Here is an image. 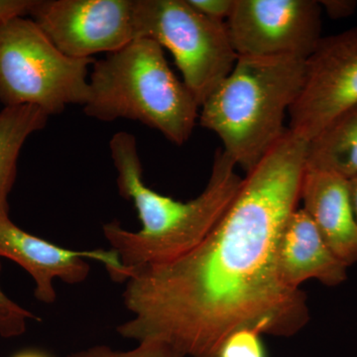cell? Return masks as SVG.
I'll return each instance as SVG.
<instances>
[{"label":"cell","instance_id":"obj_18","mask_svg":"<svg viewBox=\"0 0 357 357\" xmlns=\"http://www.w3.org/2000/svg\"><path fill=\"white\" fill-rule=\"evenodd\" d=\"M197 10L213 20L225 22L232 13L234 0H189Z\"/></svg>","mask_w":357,"mask_h":357},{"label":"cell","instance_id":"obj_2","mask_svg":"<svg viewBox=\"0 0 357 357\" xmlns=\"http://www.w3.org/2000/svg\"><path fill=\"white\" fill-rule=\"evenodd\" d=\"M109 151L119 195L133 204L141 222L138 231L123 229L117 220L102 227L103 236L121 260L126 281L136 270L173 261L203 243L229 210L243 182L236 172V163L218 149L204 191L184 203L145 185L132 134L115 133Z\"/></svg>","mask_w":357,"mask_h":357},{"label":"cell","instance_id":"obj_16","mask_svg":"<svg viewBox=\"0 0 357 357\" xmlns=\"http://www.w3.org/2000/svg\"><path fill=\"white\" fill-rule=\"evenodd\" d=\"M262 333L243 328L225 338L215 357H266Z\"/></svg>","mask_w":357,"mask_h":357},{"label":"cell","instance_id":"obj_15","mask_svg":"<svg viewBox=\"0 0 357 357\" xmlns=\"http://www.w3.org/2000/svg\"><path fill=\"white\" fill-rule=\"evenodd\" d=\"M130 351H115L107 345H95L67 357H185L165 342L144 340Z\"/></svg>","mask_w":357,"mask_h":357},{"label":"cell","instance_id":"obj_21","mask_svg":"<svg viewBox=\"0 0 357 357\" xmlns=\"http://www.w3.org/2000/svg\"><path fill=\"white\" fill-rule=\"evenodd\" d=\"M349 189L352 210H354V217H356L357 222V176L356 177L349 178Z\"/></svg>","mask_w":357,"mask_h":357},{"label":"cell","instance_id":"obj_12","mask_svg":"<svg viewBox=\"0 0 357 357\" xmlns=\"http://www.w3.org/2000/svg\"><path fill=\"white\" fill-rule=\"evenodd\" d=\"M277 268L283 285L300 289L310 279L335 287L347 279L349 267L326 243L312 218L297 208L282 230L277 250Z\"/></svg>","mask_w":357,"mask_h":357},{"label":"cell","instance_id":"obj_13","mask_svg":"<svg viewBox=\"0 0 357 357\" xmlns=\"http://www.w3.org/2000/svg\"><path fill=\"white\" fill-rule=\"evenodd\" d=\"M49 116L33 105L3 107L0 112V218L9 215L8 197L17 174V162L30 135L47 126Z\"/></svg>","mask_w":357,"mask_h":357},{"label":"cell","instance_id":"obj_14","mask_svg":"<svg viewBox=\"0 0 357 357\" xmlns=\"http://www.w3.org/2000/svg\"><path fill=\"white\" fill-rule=\"evenodd\" d=\"M306 167L337 173L347 180L356 177L357 105L309 141Z\"/></svg>","mask_w":357,"mask_h":357},{"label":"cell","instance_id":"obj_7","mask_svg":"<svg viewBox=\"0 0 357 357\" xmlns=\"http://www.w3.org/2000/svg\"><path fill=\"white\" fill-rule=\"evenodd\" d=\"M321 11L316 0H234L225 24L238 57L307 60L323 38Z\"/></svg>","mask_w":357,"mask_h":357},{"label":"cell","instance_id":"obj_1","mask_svg":"<svg viewBox=\"0 0 357 357\" xmlns=\"http://www.w3.org/2000/svg\"><path fill=\"white\" fill-rule=\"evenodd\" d=\"M307 143L288 128L203 243L131 274L122 299L133 318L117 326L119 335L165 342L185 357H215L243 328L281 337L302 331L306 294L283 285L277 250L300 202Z\"/></svg>","mask_w":357,"mask_h":357},{"label":"cell","instance_id":"obj_5","mask_svg":"<svg viewBox=\"0 0 357 357\" xmlns=\"http://www.w3.org/2000/svg\"><path fill=\"white\" fill-rule=\"evenodd\" d=\"M93 58L62 53L32 20L0 22V102L4 107L33 105L45 114L84 107Z\"/></svg>","mask_w":357,"mask_h":357},{"label":"cell","instance_id":"obj_19","mask_svg":"<svg viewBox=\"0 0 357 357\" xmlns=\"http://www.w3.org/2000/svg\"><path fill=\"white\" fill-rule=\"evenodd\" d=\"M34 0H0V22L29 15Z\"/></svg>","mask_w":357,"mask_h":357},{"label":"cell","instance_id":"obj_17","mask_svg":"<svg viewBox=\"0 0 357 357\" xmlns=\"http://www.w3.org/2000/svg\"><path fill=\"white\" fill-rule=\"evenodd\" d=\"M1 259H0V273H1ZM29 319L40 321L36 314L27 311L10 298L7 297L0 287V337L4 338L20 337L26 332L27 321Z\"/></svg>","mask_w":357,"mask_h":357},{"label":"cell","instance_id":"obj_4","mask_svg":"<svg viewBox=\"0 0 357 357\" xmlns=\"http://www.w3.org/2000/svg\"><path fill=\"white\" fill-rule=\"evenodd\" d=\"M83 107L96 121H139L181 146L191 138L201 105L173 74L164 49L153 40L138 38L95 61Z\"/></svg>","mask_w":357,"mask_h":357},{"label":"cell","instance_id":"obj_10","mask_svg":"<svg viewBox=\"0 0 357 357\" xmlns=\"http://www.w3.org/2000/svg\"><path fill=\"white\" fill-rule=\"evenodd\" d=\"M0 257L13 260L31 275L35 298L45 304H53L57 300L54 279L69 285L88 279L91 272L88 260L105 265L114 282L123 284L126 281L121 260L112 249L77 251L61 248L21 229L9 215L0 218Z\"/></svg>","mask_w":357,"mask_h":357},{"label":"cell","instance_id":"obj_6","mask_svg":"<svg viewBox=\"0 0 357 357\" xmlns=\"http://www.w3.org/2000/svg\"><path fill=\"white\" fill-rule=\"evenodd\" d=\"M135 28L136 38L153 40L172 54L201 107L238 58L225 22L204 15L189 0H135Z\"/></svg>","mask_w":357,"mask_h":357},{"label":"cell","instance_id":"obj_11","mask_svg":"<svg viewBox=\"0 0 357 357\" xmlns=\"http://www.w3.org/2000/svg\"><path fill=\"white\" fill-rule=\"evenodd\" d=\"M303 210L312 218L335 255L347 267L357 263V222L349 180L330 171L305 169L301 184Z\"/></svg>","mask_w":357,"mask_h":357},{"label":"cell","instance_id":"obj_20","mask_svg":"<svg viewBox=\"0 0 357 357\" xmlns=\"http://www.w3.org/2000/svg\"><path fill=\"white\" fill-rule=\"evenodd\" d=\"M319 4L321 8H325L326 13L335 20L347 17L354 13L356 7V1L349 0H326L319 1Z\"/></svg>","mask_w":357,"mask_h":357},{"label":"cell","instance_id":"obj_9","mask_svg":"<svg viewBox=\"0 0 357 357\" xmlns=\"http://www.w3.org/2000/svg\"><path fill=\"white\" fill-rule=\"evenodd\" d=\"M357 105V28L323 37L306 60L304 84L289 129L309 142Z\"/></svg>","mask_w":357,"mask_h":357},{"label":"cell","instance_id":"obj_8","mask_svg":"<svg viewBox=\"0 0 357 357\" xmlns=\"http://www.w3.org/2000/svg\"><path fill=\"white\" fill-rule=\"evenodd\" d=\"M29 15L70 58L114 53L137 39L135 0H34Z\"/></svg>","mask_w":357,"mask_h":357},{"label":"cell","instance_id":"obj_3","mask_svg":"<svg viewBox=\"0 0 357 357\" xmlns=\"http://www.w3.org/2000/svg\"><path fill=\"white\" fill-rule=\"evenodd\" d=\"M305 73L302 59L238 57L202 105L199 124L217 134L222 151L248 174L287 131L284 121Z\"/></svg>","mask_w":357,"mask_h":357},{"label":"cell","instance_id":"obj_22","mask_svg":"<svg viewBox=\"0 0 357 357\" xmlns=\"http://www.w3.org/2000/svg\"><path fill=\"white\" fill-rule=\"evenodd\" d=\"M13 357H49L46 356L45 354H42V352L36 351H27L21 352V354H18L17 356Z\"/></svg>","mask_w":357,"mask_h":357}]
</instances>
